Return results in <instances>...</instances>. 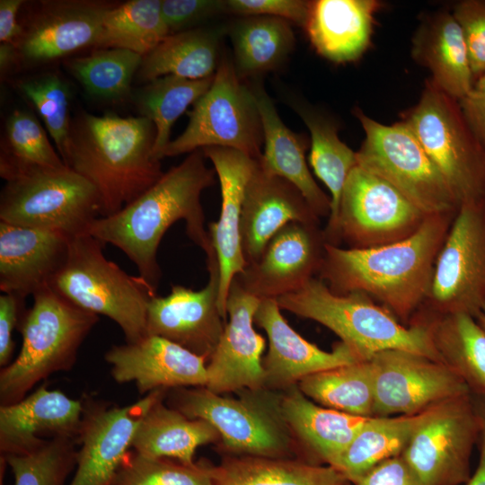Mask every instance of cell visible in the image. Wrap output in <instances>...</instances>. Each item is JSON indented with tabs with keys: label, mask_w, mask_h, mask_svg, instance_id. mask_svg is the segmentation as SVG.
<instances>
[{
	"label": "cell",
	"mask_w": 485,
	"mask_h": 485,
	"mask_svg": "<svg viewBox=\"0 0 485 485\" xmlns=\"http://www.w3.org/2000/svg\"><path fill=\"white\" fill-rule=\"evenodd\" d=\"M325 244L319 225L289 223L269 240L259 260L248 264L234 279L260 300L278 299L318 274Z\"/></svg>",
	"instance_id": "cell-19"
},
{
	"label": "cell",
	"mask_w": 485,
	"mask_h": 485,
	"mask_svg": "<svg viewBox=\"0 0 485 485\" xmlns=\"http://www.w3.org/2000/svg\"><path fill=\"white\" fill-rule=\"evenodd\" d=\"M370 361L375 384L373 417L418 414L471 393L452 368L417 353L388 349Z\"/></svg>",
	"instance_id": "cell-15"
},
{
	"label": "cell",
	"mask_w": 485,
	"mask_h": 485,
	"mask_svg": "<svg viewBox=\"0 0 485 485\" xmlns=\"http://www.w3.org/2000/svg\"><path fill=\"white\" fill-rule=\"evenodd\" d=\"M161 0H130L115 4L103 17L95 47L121 48L142 57L169 35Z\"/></svg>",
	"instance_id": "cell-40"
},
{
	"label": "cell",
	"mask_w": 485,
	"mask_h": 485,
	"mask_svg": "<svg viewBox=\"0 0 485 485\" xmlns=\"http://www.w3.org/2000/svg\"><path fill=\"white\" fill-rule=\"evenodd\" d=\"M244 392L232 398L198 386L171 389L166 394L170 407L213 425L222 446L234 455L285 458L295 442L281 418L280 395L267 389Z\"/></svg>",
	"instance_id": "cell-8"
},
{
	"label": "cell",
	"mask_w": 485,
	"mask_h": 485,
	"mask_svg": "<svg viewBox=\"0 0 485 485\" xmlns=\"http://www.w3.org/2000/svg\"><path fill=\"white\" fill-rule=\"evenodd\" d=\"M412 319L426 323L441 362L456 372L471 392H485V330L477 320L465 313H422Z\"/></svg>",
	"instance_id": "cell-35"
},
{
	"label": "cell",
	"mask_w": 485,
	"mask_h": 485,
	"mask_svg": "<svg viewBox=\"0 0 485 485\" xmlns=\"http://www.w3.org/2000/svg\"><path fill=\"white\" fill-rule=\"evenodd\" d=\"M412 56L430 71V80L457 101L472 89L468 51L453 13L438 12L424 19L412 40Z\"/></svg>",
	"instance_id": "cell-30"
},
{
	"label": "cell",
	"mask_w": 485,
	"mask_h": 485,
	"mask_svg": "<svg viewBox=\"0 0 485 485\" xmlns=\"http://www.w3.org/2000/svg\"><path fill=\"white\" fill-rule=\"evenodd\" d=\"M260 301L234 279L226 301L229 320L207 363L205 387L211 392L224 394L265 389L262 354L266 342L253 327Z\"/></svg>",
	"instance_id": "cell-20"
},
{
	"label": "cell",
	"mask_w": 485,
	"mask_h": 485,
	"mask_svg": "<svg viewBox=\"0 0 485 485\" xmlns=\"http://www.w3.org/2000/svg\"><path fill=\"white\" fill-rule=\"evenodd\" d=\"M251 90L263 130L260 166L266 172L294 184L318 217L329 216L331 198L318 186L307 166L305 151L310 146L307 137L292 131L283 123L273 101L260 85H254Z\"/></svg>",
	"instance_id": "cell-29"
},
{
	"label": "cell",
	"mask_w": 485,
	"mask_h": 485,
	"mask_svg": "<svg viewBox=\"0 0 485 485\" xmlns=\"http://www.w3.org/2000/svg\"><path fill=\"white\" fill-rule=\"evenodd\" d=\"M83 411L84 401L45 384L18 402L0 405L1 454H26L54 437H78Z\"/></svg>",
	"instance_id": "cell-25"
},
{
	"label": "cell",
	"mask_w": 485,
	"mask_h": 485,
	"mask_svg": "<svg viewBox=\"0 0 485 485\" xmlns=\"http://www.w3.org/2000/svg\"><path fill=\"white\" fill-rule=\"evenodd\" d=\"M4 139L2 154L19 162L53 168L66 166L44 128L30 110L18 109L7 117Z\"/></svg>",
	"instance_id": "cell-45"
},
{
	"label": "cell",
	"mask_w": 485,
	"mask_h": 485,
	"mask_svg": "<svg viewBox=\"0 0 485 485\" xmlns=\"http://www.w3.org/2000/svg\"><path fill=\"white\" fill-rule=\"evenodd\" d=\"M254 323L265 331L269 340L262 360L267 390L285 391L312 374L361 361L341 341L325 351L304 339L283 317L276 299L260 301Z\"/></svg>",
	"instance_id": "cell-23"
},
{
	"label": "cell",
	"mask_w": 485,
	"mask_h": 485,
	"mask_svg": "<svg viewBox=\"0 0 485 485\" xmlns=\"http://www.w3.org/2000/svg\"><path fill=\"white\" fill-rule=\"evenodd\" d=\"M0 176L2 222L75 236L101 216L96 189L67 166L29 164L1 153Z\"/></svg>",
	"instance_id": "cell-6"
},
{
	"label": "cell",
	"mask_w": 485,
	"mask_h": 485,
	"mask_svg": "<svg viewBox=\"0 0 485 485\" xmlns=\"http://www.w3.org/2000/svg\"><path fill=\"white\" fill-rule=\"evenodd\" d=\"M376 0L310 1L304 29L316 50L335 63L352 62L370 45Z\"/></svg>",
	"instance_id": "cell-28"
},
{
	"label": "cell",
	"mask_w": 485,
	"mask_h": 485,
	"mask_svg": "<svg viewBox=\"0 0 485 485\" xmlns=\"http://www.w3.org/2000/svg\"><path fill=\"white\" fill-rule=\"evenodd\" d=\"M459 104L469 127L485 147V73L475 80Z\"/></svg>",
	"instance_id": "cell-51"
},
{
	"label": "cell",
	"mask_w": 485,
	"mask_h": 485,
	"mask_svg": "<svg viewBox=\"0 0 485 485\" xmlns=\"http://www.w3.org/2000/svg\"><path fill=\"white\" fill-rule=\"evenodd\" d=\"M104 245L86 233L73 236L50 287L78 307L107 316L119 326L126 343H134L147 335V307L156 289L108 260Z\"/></svg>",
	"instance_id": "cell-7"
},
{
	"label": "cell",
	"mask_w": 485,
	"mask_h": 485,
	"mask_svg": "<svg viewBox=\"0 0 485 485\" xmlns=\"http://www.w3.org/2000/svg\"><path fill=\"white\" fill-rule=\"evenodd\" d=\"M456 213L428 216L413 234L382 246L352 249L326 242L319 278L336 294L366 295L410 325L428 295Z\"/></svg>",
	"instance_id": "cell-1"
},
{
	"label": "cell",
	"mask_w": 485,
	"mask_h": 485,
	"mask_svg": "<svg viewBox=\"0 0 485 485\" xmlns=\"http://www.w3.org/2000/svg\"><path fill=\"white\" fill-rule=\"evenodd\" d=\"M436 406L413 415L369 418L332 467L353 483L382 462L401 455Z\"/></svg>",
	"instance_id": "cell-34"
},
{
	"label": "cell",
	"mask_w": 485,
	"mask_h": 485,
	"mask_svg": "<svg viewBox=\"0 0 485 485\" xmlns=\"http://www.w3.org/2000/svg\"><path fill=\"white\" fill-rule=\"evenodd\" d=\"M401 121L443 174L459 206L485 197V147L469 127L459 101L429 79Z\"/></svg>",
	"instance_id": "cell-9"
},
{
	"label": "cell",
	"mask_w": 485,
	"mask_h": 485,
	"mask_svg": "<svg viewBox=\"0 0 485 485\" xmlns=\"http://www.w3.org/2000/svg\"><path fill=\"white\" fill-rule=\"evenodd\" d=\"M24 4L23 0H1L0 1V42L11 43L15 46L22 27L18 22L17 15Z\"/></svg>",
	"instance_id": "cell-53"
},
{
	"label": "cell",
	"mask_w": 485,
	"mask_h": 485,
	"mask_svg": "<svg viewBox=\"0 0 485 485\" xmlns=\"http://www.w3.org/2000/svg\"><path fill=\"white\" fill-rule=\"evenodd\" d=\"M114 5L92 0L40 1L22 25L15 44L18 61L38 66L95 47L103 17Z\"/></svg>",
	"instance_id": "cell-18"
},
{
	"label": "cell",
	"mask_w": 485,
	"mask_h": 485,
	"mask_svg": "<svg viewBox=\"0 0 485 485\" xmlns=\"http://www.w3.org/2000/svg\"><path fill=\"white\" fill-rule=\"evenodd\" d=\"M365 132L357 163L384 179L427 216L460 207L443 174L403 121L380 123L354 110Z\"/></svg>",
	"instance_id": "cell-11"
},
{
	"label": "cell",
	"mask_w": 485,
	"mask_h": 485,
	"mask_svg": "<svg viewBox=\"0 0 485 485\" xmlns=\"http://www.w3.org/2000/svg\"><path fill=\"white\" fill-rule=\"evenodd\" d=\"M221 30L194 28L165 37L142 57L136 77L146 84L164 75L200 80L215 75Z\"/></svg>",
	"instance_id": "cell-32"
},
{
	"label": "cell",
	"mask_w": 485,
	"mask_h": 485,
	"mask_svg": "<svg viewBox=\"0 0 485 485\" xmlns=\"http://www.w3.org/2000/svg\"><path fill=\"white\" fill-rule=\"evenodd\" d=\"M205 159L201 149L190 153L134 201L96 218L86 234L121 250L155 289L161 278L158 247L174 223L185 221L188 236L208 257L215 251L205 229L201 194L215 184L216 174Z\"/></svg>",
	"instance_id": "cell-2"
},
{
	"label": "cell",
	"mask_w": 485,
	"mask_h": 485,
	"mask_svg": "<svg viewBox=\"0 0 485 485\" xmlns=\"http://www.w3.org/2000/svg\"><path fill=\"white\" fill-rule=\"evenodd\" d=\"M142 57L127 49L97 48L68 60L66 67L89 95L119 101L131 97V84Z\"/></svg>",
	"instance_id": "cell-41"
},
{
	"label": "cell",
	"mask_w": 485,
	"mask_h": 485,
	"mask_svg": "<svg viewBox=\"0 0 485 485\" xmlns=\"http://www.w3.org/2000/svg\"><path fill=\"white\" fill-rule=\"evenodd\" d=\"M163 398L155 401L143 416L132 447L145 457L172 458L183 464L194 465L197 448L219 441L220 435L208 421L190 419L165 405Z\"/></svg>",
	"instance_id": "cell-31"
},
{
	"label": "cell",
	"mask_w": 485,
	"mask_h": 485,
	"mask_svg": "<svg viewBox=\"0 0 485 485\" xmlns=\"http://www.w3.org/2000/svg\"><path fill=\"white\" fill-rule=\"evenodd\" d=\"M471 399L479 422L480 457L474 473L465 485H485V392H471Z\"/></svg>",
	"instance_id": "cell-52"
},
{
	"label": "cell",
	"mask_w": 485,
	"mask_h": 485,
	"mask_svg": "<svg viewBox=\"0 0 485 485\" xmlns=\"http://www.w3.org/2000/svg\"><path fill=\"white\" fill-rule=\"evenodd\" d=\"M18 63L16 47L11 43L0 44V71L3 76L14 64Z\"/></svg>",
	"instance_id": "cell-54"
},
{
	"label": "cell",
	"mask_w": 485,
	"mask_h": 485,
	"mask_svg": "<svg viewBox=\"0 0 485 485\" xmlns=\"http://www.w3.org/2000/svg\"><path fill=\"white\" fill-rule=\"evenodd\" d=\"M478 437L479 422L469 393L438 404L401 456L423 485L465 484Z\"/></svg>",
	"instance_id": "cell-14"
},
{
	"label": "cell",
	"mask_w": 485,
	"mask_h": 485,
	"mask_svg": "<svg viewBox=\"0 0 485 485\" xmlns=\"http://www.w3.org/2000/svg\"><path fill=\"white\" fill-rule=\"evenodd\" d=\"M228 13L241 16H271L304 27L310 1L303 0H227Z\"/></svg>",
	"instance_id": "cell-48"
},
{
	"label": "cell",
	"mask_w": 485,
	"mask_h": 485,
	"mask_svg": "<svg viewBox=\"0 0 485 485\" xmlns=\"http://www.w3.org/2000/svg\"><path fill=\"white\" fill-rule=\"evenodd\" d=\"M427 215L384 179L357 165L349 174L340 203L331 244L367 249L413 234Z\"/></svg>",
	"instance_id": "cell-13"
},
{
	"label": "cell",
	"mask_w": 485,
	"mask_h": 485,
	"mask_svg": "<svg viewBox=\"0 0 485 485\" xmlns=\"http://www.w3.org/2000/svg\"><path fill=\"white\" fill-rule=\"evenodd\" d=\"M119 384L135 383L140 395L163 389L206 386L207 360L159 336L112 346L104 355Z\"/></svg>",
	"instance_id": "cell-22"
},
{
	"label": "cell",
	"mask_w": 485,
	"mask_h": 485,
	"mask_svg": "<svg viewBox=\"0 0 485 485\" xmlns=\"http://www.w3.org/2000/svg\"><path fill=\"white\" fill-rule=\"evenodd\" d=\"M353 484L423 485L401 455L382 462Z\"/></svg>",
	"instance_id": "cell-50"
},
{
	"label": "cell",
	"mask_w": 485,
	"mask_h": 485,
	"mask_svg": "<svg viewBox=\"0 0 485 485\" xmlns=\"http://www.w3.org/2000/svg\"><path fill=\"white\" fill-rule=\"evenodd\" d=\"M78 437L57 436L21 455H2L13 474V485H64L76 467Z\"/></svg>",
	"instance_id": "cell-42"
},
{
	"label": "cell",
	"mask_w": 485,
	"mask_h": 485,
	"mask_svg": "<svg viewBox=\"0 0 485 485\" xmlns=\"http://www.w3.org/2000/svg\"><path fill=\"white\" fill-rule=\"evenodd\" d=\"M17 329L22 343L19 355L0 371V404L18 402L41 381L72 369L78 350L99 315L74 304L50 287L33 295Z\"/></svg>",
	"instance_id": "cell-5"
},
{
	"label": "cell",
	"mask_w": 485,
	"mask_h": 485,
	"mask_svg": "<svg viewBox=\"0 0 485 485\" xmlns=\"http://www.w3.org/2000/svg\"><path fill=\"white\" fill-rule=\"evenodd\" d=\"M25 298L13 294L4 293L0 296V366H8L14 351L15 343L13 331L24 310Z\"/></svg>",
	"instance_id": "cell-49"
},
{
	"label": "cell",
	"mask_w": 485,
	"mask_h": 485,
	"mask_svg": "<svg viewBox=\"0 0 485 485\" xmlns=\"http://www.w3.org/2000/svg\"><path fill=\"white\" fill-rule=\"evenodd\" d=\"M19 92L34 106L62 156L70 128V88L56 73H44L17 83Z\"/></svg>",
	"instance_id": "cell-43"
},
{
	"label": "cell",
	"mask_w": 485,
	"mask_h": 485,
	"mask_svg": "<svg viewBox=\"0 0 485 485\" xmlns=\"http://www.w3.org/2000/svg\"><path fill=\"white\" fill-rule=\"evenodd\" d=\"M201 150L212 163L220 182L221 211L218 220L208 225V234L219 267L218 306L226 320L231 285L247 266L241 240L242 204L258 160L229 147L209 146Z\"/></svg>",
	"instance_id": "cell-21"
},
{
	"label": "cell",
	"mask_w": 485,
	"mask_h": 485,
	"mask_svg": "<svg viewBox=\"0 0 485 485\" xmlns=\"http://www.w3.org/2000/svg\"><path fill=\"white\" fill-rule=\"evenodd\" d=\"M485 306V197L463 203L437 256L428 295L418 313H465Z\"/></svg>",
	"instance_id": "cell-12"
},
{
	"label": "cell",
	"mask_w": 485,
	"mask_h": 485,
	"mask_svg": "<svg viewBox=\"0 0 485 485\" xmlns=\"http://www.w3.org/2000/svg\"><path fill=\"white\" fill-rule=\"evenodd\" d=\"M234 66L241 79L278 67L291 52V22L271 16H242L230 30Z\"/></svg>",
	"instance_id": "cell-37"
},
{
	"label": "cell",
	"mask_w": 485,
	"mask_h": 485,
	"mask_svg": "<svg viewBox=\"0 0 485 485\" xmlns=\"http://www.w3.org/2000/svg\"><path fill=\"white\" fill-rule=\"evenodd\" d=\"M213 485H347L336 468L281 457L234 455L205 463Z\"/></svg>",
	"instance_id": "cell-33"
},
{
	"label": "cell",
	"mask_w": 485,
	"mask_h": 485,
	"mask_svg": "<svg viewBox=\"0 0 485 485\" xmlns=\"http://www.w3.org/2000/svg\"><path fill=\"white\" fill-rule=\"evenodd\" d=\"M155 134L154 123L142 116L80 111L71 118L61 158L96 189L101 216L134 201L163 174L154 155Z\"/></svg>",
	"instance_id": "cell-3"
},
{
	"label": "cell",
	"mask_w": 485,
	"mask_h": 485,
	"mask_svg": "<svg viewBox=\"0 0 485 485\" xmlns=\"http://www.w3.org/2000/svg\"><path fill=\"white\" fill-rule=\"evenodd\" d=\"M295 109L310 132L309 163L331 192V212L323 230L326 242L330 243L337 225L343 189L352 170L358 164L357 152L340 139L338 128L332 120L305 105L296 103Z\"/></svg>",
	"instance_id": "cell-36"
},
{
	"label": "cell",
	"mask_w": 485,
	"mask_h": 485,
	"mask_svg": "<svg viewBox=\"0 0 485 485\" xmlns=\"http://www.w3.org/2000/svg\"><path fill=\"white\" fill-rule=\"evenodd\" d=\"M184 131L160 152L158 159L209 146L236 149L260 160L263 130L251 88L242 83L234 64L224 57L209 89L188 113Z\"/></svg>",
	"instance_id": "cell-10"
},
{
	"label": "cell",
	"mask_w": 485,
	"mask_h": 485,
	"mask_svg": "<svg viewBox=\"0 0 485 485\" xmlns=\"http://www.w3.org/2000/svg\"><path fill=\"white\" fill-rule=\"evenodd\" d=\"M110 485H213L205 463L128 454Z\"/></svg>",
	"instance_id": "cell-44"
},
{
	"label": "cell",
	"mask_w": 485,
	"mask_h": 485,
	"mask_svg": "<svg viewBox=\"0 0 485 485\" xmlns=\"http://www.w3.org/2000/svg\"><path fill=\"white\" fill-rule=\"evenodd\" d=\"M206 262L209 278L202 289L173 285L168 295H155L150 300L146 334L172 341L207 362L226 320L218 306L219 267L215 251Z\"/></svg>",
	"instance_id": "cell-17"
},
{
	"label": "cell",
	"mask_w": 485,
	"mask_h": 485,
	"mask_svg": "<svg viewBox=\"0 0 485 485\" xmlns=\"http://www.w3.org/2000/svg\"><path fill=\"white\" fill-rule=\"evenodd\" d=\"M297 387L322 407L358 417H373L375 384L370 359L312 374L299 381Z\"/></svg>",
	"instance_id": "cell-38"
},
{
	"label": "cell",
	"mask_w": 485,
	"mask_h": 485,
	"mask_svg": "<svg viewBox=\"0 0 485 485\" xmlns=\"http://www.w3.org/2000/svg\"><path fill=\"white\" fill-rule=\"evenodd\" d=\"M476 320L479 324L485 330V306L483 307L481 313Z\"/></svg>",
	"instance_id": "cell-55"
},
{
	"label": "cell",
	"mask_w": 485,
	"mask_h": 485,
	"mask_svg": "<svg viewBox=\"0 0 485 485\" xmlns=\"http://www.w3.org/2000/svg\"><path fill=\"white\" fill-rule=\"evenodd\" d=\"M213 77L191 80L164 75L132 91L130 99L140 116L150 119L155 127V158L171 141L174 122L209 89Z\"/></svg>",
	"instance_id": "cell-39"
},
{
	"label": "cell",
	"mask_w": 485,
	"mask_h": 485,
	"mask_svg": "<svg viewBox=\"0 0 485 485\" xmlns=\"http://www.w3.org/2000/svg\"><path fill=\"white\" fill-rule=\"evenodd\" d=\"M167 391H153L124 407L84 401L76 469L69 485H110L129 454L143 416Z\"/></svg>",
	"instance_id": "cell-16"
},
{
	"label": "cell",
	"mask_w": 485,
	"mask_h": 485,
	"mask_svg": "<svg viewBox=\"0 0 485 485\" xmlns=\"http://www.w3.org/2000/svg\"><path fill=\"white\" fill-rule=\"evenodd\" d=\"M293 222L319 225L320 217L294 184L266 172L258 160L242 204L241 240L247 265L258 261L269 240Z\"/></svg>",
	"instance_id": "cell-26"
},
{
	"label": "cell",
	"mask_w": 485,
	"mask_h": 485,
	"mask_svg": "<svg viewBox=\"0 0 485 485\" xmlns=\"http://www.w3.org/2000/svg\"><path fill=\"white\" fill-rule=\"evenodd\" d=\"M280 309L321 323L335 333L359 360L388 349H401L440 361L426 323H401L366 295L336 294L319 278L276 299Z\"/></svg>",
	"instance_id": "cell-4"
},
{
	"label": "cell",
	"mask_w": 485,
	"mask_h": 485,
	"mask_svg": "<svg viewBox=\"0 0 485 485\" xmlns=\"http://www.w3.org/2000/svg\"><path fill=\"white\" fill-rule=\"evenodd\" d=\"M161 10L169 34L192 30L207 19L227 12L222 0H163Z\"/></svg>",
	"instance_id": "cell-47"
},
{
	"label": "cell",
	"mask_w": 485,
	"mask_h": 485,
	"mask_svg": "<svg viewBox=\"0 0 485 485\" xmlns=\"http://www.w3.org/2000/svg\"><path fill=\"white\" fill-rule=\"evenodd\" d=\"M71 235L0 221V289L26 298L50 287L64 265Z\"/></svg>",
	"instance_id": "cell-24"
},
{
	"label": "cell",
	"mask_w": 485,
	"mask_h": 485,
	"mask_svg": "<svg viewBox=\"0 0 485 485\" xmlns=\"http://www.w3.org/2000/svg\"><path fill=\"white\" fill-rule=\"evenodd\" d=\"M279 410L295 444L316 462L333 466L369 418L322 407L294 385L280 395Z\"/></svg>",
	"instance_id": "cell-27"
},
{
	"label": "cell",
	"mask_w": 485,
	"mask_h": 485,
	"mask_svg": "<svg viewBox=\"0 0 485 485\" xmlns=\"http://www.w3.org/2000/svg\"><path fill=\"white\" fill-rule=\"evenodd\" d=\"M452 13L465 41L474 83L485 73V1H460Z\"/></svg>",
	"instance_id": "cell-46"
}]
</instances>
